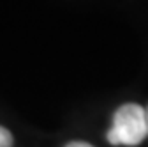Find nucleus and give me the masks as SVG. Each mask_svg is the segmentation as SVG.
<instances>
[{"label":"nucleus","mask_w":148,"mask_h":147,"mask_svg":"<svg viewBox=\"0 0 148 147\" xmlns=\"http://www.w3.org/2000/svg\"><path fill=\"white\" fill-rule=\"evenodd\" d=\"M65 147H94V145H90V144H86V142H79V140H76V142L67 144Z\"/></svg>","instance_id":"obj_3"},{"label":"nucleus","mask_w":148,"mask_h":147,"mask_svg":"<svg viewBox=\"0 0 148 147\" xmlns=\"http://www.w3.org/2000/svg\"><path fill=\"white\" fill-rule=\"evenodd\" d=\"M0 147H12V135L4 126H0Z\"/></svg>","instance_id":"obj_2"},{"label":"nucleus","mask_w":148,"mask_h":147,"mask_svg":"<svg viewBox=\"0 0 148 147\" xmlns=\"http://www.w3.org/2000/svg\"><path fill=\"white\" fill-rule=\"evenodd\" d=\"M148 137L146 108L138 103H125L116 108L108 142L113 145H138Z\"/></svg>","instance_id":"obj_1"},{"label":"nucleus","mask_w":148,"mask_h":147,"mask_svg":"<svg viewBox=\"0 0 148 147\" xmlns=\"http://www.w3.org/2000/svg\"><path fill=\"white\" fill-rule=\"evenodd\" d=\"M146 122H148V106H146Z\"/></svg>","instance_id":"obj_4"}]
</instances>
